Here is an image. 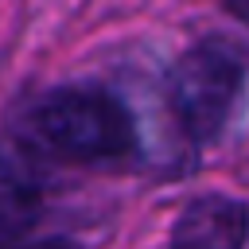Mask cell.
<instances>
[{
	"label": "cell",
	"mask_w": 249,
	"mask_h": 249,
	"mask_svg": "<svg viewBox=\"0 0 249 249\" xmlns=\"http://www.w3.org/2000/svg\"><path fill=\"white\" fill-rule=\"evenodd\" d=\"M39 210L43 179L35 156L16 140H0V249H23Z\"/></svg>",
	"instance_id": "3"
},
{
	"label": "cell",
	"mask_w": 249,
	"mask_h": 249,
	"mask_svg": "<svg viewBox=\"0 0 249 249\" xmlns=\"http://www.w3.org/2000/svg\"><path fill=\"white\" fill-rule=\"evenodd\" d=\"M31 136L66 160H117L132 152L136 128L124 105L97 89H58L31 109Z\"/></svg>",
	"instance_id": "1"
},
{
	"label": "cell",
	"mask_w": 249,
	"mask_h": 249,
	"mask_svg": "<svg viewBox=\"0 0 249 249\" xmlns=\"http://www.w3.org/2000/svg\"><path fill=\"white\" fill-rule=\"evenodd\" d=\"M226 12L241 23H249V0H226Z\"/></svg>",
	"instance_id": "5"
},
{
	"label": "cell",
	"mask_w": 249,
	"mask_h": 249,
	"mask_svg": "<svg viewBox=\"0 0 249 249\" xmlns=\"http://www.w3.org/2000/svg\"><path fill=\"white\" fill-rule=\"evenodd\" d=\"M241 93V62L218 43L191 47L167 74V105L191 140H210L230 121Z\"/></svg>",
	"instance_id": "2"
},
{
	"label": "cell",
	"mask_w": 249,
	"mask_h": 249,
	"mask_svg": "<svg viewBox=\"0 0 249 249\" xmlns=\"http://www.w3.org/2000/svg\"><path fill=\"white\" fill-rule=\"evenodd\" d=\"M249 206L230 195H202L175 218L171 249H245Z\"/></svg>",
	"instance_id": "4"
},
{
	"label": "cell",
	"mask_w": 249,
	"mask_h": 249,
	"mask_svg": "<svg viewBox=\"0 0 249 249\" xmlns=\"http://www.w3.org/2000/svg\"><path fill=\"white\" fill-rule=\"evenodd\" d=\"M23 249H74L70 241H39V245H23Z\"/></svg>",
	"instance_id": "6"
}]
</instances>
